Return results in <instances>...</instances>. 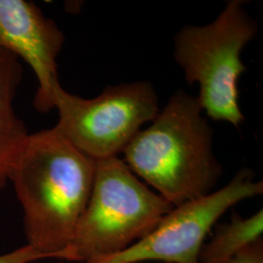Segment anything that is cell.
Listing matches in <instances>:
<instances>
[{"label": "cell", "mask_w": 263, "mask_h": 263, "mask_svg": "<svg viewBox=\"0 0 263 263\" xmlns=\"http://www.w3.org/2000/svg\"><path fill=\"white\" fill-rule=\"evenodd\" d=\"M96 161L53 127L31 134L12 172L28 246L71 261L69 248L94 182Z\"/></svg>", "instance_id": "1"}, {"label": "cell", "mask_w": 263, "mask_h": 263, "mask_svg": "<svg viewBox=\"0 0 263 263\" xmlns=\"http://www.w3.org/2000/svg\"><path fill=\"white\" fill-rule=\"evenodd\" d=\"M197 98L178 90L122 153L132 172L173 207L213 192L222 176Z\"/></svg>", "instance_id": "2"}, {"label": "cell", "mask_w": 263, "mask_h": 263, "mask_svg": "<svg viewBox=\"0 0 263 263\" xmlns=\"http://www.w3.org/2000/svg\"><path fill=\"white\" fill-rule=\"evenodd\" d=\"M245 3L229 0L212 23L184 26L174 38V60L188 84H199L203 112L236 128L245 121L238 83L247 68L241 54L259 29Z\"/></svg>", "instance_id": "3"}, {"label": "cell", "mask_w": 263, "mask_h": 263, "mask_svg": "<svg viewBox=\"0 0 263 263\" xmlns=\"http://www.w3.org/2000/svg\"><path fill=\"white\" fill-rule=\"evenodd\" d=\"M173 208L118 156L96 161L91 195L69 248L71 261L93 262L122 252Z\"/></svg>", "instance_id": "4"}, {"label": "cell", "mask_w": 263, "mask_h": 263, "mask_svg": "<svg viewBox=\"0 0 263 263\" xmlns=\"http://www.w3.org/2000/svg\"><path fill=\"white\" fill-rule=\"evenodd\" d=\"M53 104L59 113L54 128L95 161L117 157L160 110L158 95L149 81L107 86L92 99L70 94L60 83Z\"/></svg>", "instance_id": "5"}, {"label": "cell", "mask_w": 263, "mask_h": 263, "mask_svg": "<svg viewBox=\"0 0 263 263\" xmlns=\"http://www.w3.org/2000/svg\"><path fill=\"white\" fill-rule=\"evenodd\" d=\"M262 193V181L255 180L251 170H240L219 190L173 208L148 235L137 243L90 263H198L205 238L218 218L236 204Z\"/></svg>", "instance_id": "6"}, {"label": "cell", "mask_w": 263, "mask_h": 263, "mask_svg": "<svg viewBox=\"0 0 263 263\" xmlns=\"http://www.w3.org/2000/svg\"><path fill=\"white\" fill-rule=\"evenodd\" d=\"M64 44V32L35 3L0 0V49L33 70L38 83L33 105L40 112L54 109L53 92L60 84L57 60Z\"/></svg>", "instance_id": "7"}, {"label": "cell", "mask_w": 263, "mask_h": 263, "mask_svg": "<svg viewBox=\"0 0 263 263\" xmlns=\"http://www.w3.org/2000/svg\"><path fill=\"white\" fill-rule=\"evenodd\" d=\"M23 80L20 60L0 49V189L8 182L29 133L14 108V99Z\"/></svg>", "instance_id": "8"}, {"label": "cell", "mask_w": 263, "mask_h": 263, "mask_svg": "<svg viewBox=\"0 0 263 263\" xmlns=\"http://www.w3.org/2000/svg\"><path fill=\"white\" fill-rule=\"evenodd\" d=\"M262 233V210L249 217L234 214L229 222L217 226L213 239L202 246L198 263H221L261 239Z\"/></svg>", "instance_id": "9"}, {"label": "cell", "mask_w": 263, "mask_h": 263, "mask_svg": "<svg viewBox=\"0 0 263 263\" xmlns=\"http://www.w3.org/2000/svg\"><path fill=\"white\" fill-rule=\"evenodd\" d=\"M221 263H263L262 238Z\"/></svg>", "instance_id": "10"}, {"label": "cell", "mask_w": 263, "mask_h": 263, "mask_svg": "<svg viewBox=\"0 0 263 263\" xmlns=\"http://www.w3.org/2000/svg\"><path fill=\"white\" fill-rule=\"evenodd\" d=\"M42 258L47 257L26 245L8 254H0V263H31Z\"/></svg>", "instance_id": "11"}, {"label": "cell", "mask_w": 263, "mask_h": 263, "mask_svg": "<svg viewBox=\"0 0 263 263\" xmlns=\"http://www.w3.org/2000/svg\"><path fill=\"white\" fill-rule=\"evenodd\" d=\"M61 263H62V262H61Z\"/></svg>", "instance_id": "12"}]
</instances>
